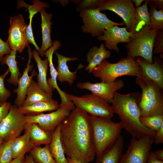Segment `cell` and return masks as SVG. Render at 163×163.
<instances>
[{
	"label": "cell",
	"instance_id": "1",
	"mask_svg": "<svg viewBox=\"0 0 163 163\" xmlns=\"http://www.w3.org/2000/svg\"><path fill=\"white\" fill-rule=\"evenodd\" d=\"M60 139L68 157L90 163L96 156L90 116L76 107L62 123Z\"/></svg>",
	"mask_w": 163,
	"mask_h": 163
},
{
	"label": "cell",
	"instance_id": "2",
	"mask_svg": "<svg viewBox=\"0 0 163 163\" xmlns=\"http://www.w3.org/2000/svg\"><path fill=\"white\" fill-rule=\"evenodd\" d=\"M141 97L138 92L123 94L116 91L111 107L114 113L119 116L123 128L132 137L139 139L148 136L154 138L156 131L145 127L140 121L139 103Z\"/></svg>",
	"mask_w": 163,
	"mask_h": 163
},
{
	"label": "cell",
	"instance_id": "3",
	"mask_svg": "<svg viewBox=\"0 0 163 163\" xmlns=\"http://www.w3.org/2000/svg\"><path fill=\"white\" fill-rule=\"evenodd\" d=\"M93 130L96 163H100L103 154L113 144L123 129L120 121L90 116Z\"/></svg>",
	"mask_w": 163,
	"mask_h": 163
},
{
	"label": "cell",
	"instance_id": "4",
	"mask_svg": "<svg viewBox=\"0 0 163 163\" xmlns=\"http://www.w3.org/2000/svg\"><path fill=\"white\" fill-rule=\"evenodd\" d=\"M92 73L102 82L108 83L113 82L117 78L126 75L144 79L137 62L134 58L128 56L121 58L115 63L104 59L93 69Z\"/></svg>",
	"mask_w": 163,
	"mask_h": 163
},
{
	"label": "cell",
	"instance_id": "5",
	"mask_svg": "<svg viewBox=\"0 0 163 163\" xmlns=\"http://www.w3.org/2000/svg\"><path fill=\"white\" fill-rule=\"evenodd\" d=\"M136 82L142 90L139 103L141 116L163 115V89L149 79L137 77Z\"/></svg>",
	"mask_w": 163,
	"mask_h": 163
},
{
	"label": "cell",
	"instance_id": "6",
	"mask_svg": "<svg viewBox=\"0 0 163 163\" xmlns=\"http://www.w3.org/2000/svg\"><path fill=\"white\" fill-rule=\"evenodd\" d=\"M158 30H151L149 26H146L139 32L132 34L131 41L125 46L128 56L134 59L139 56L152 64L153 41Z\"/></svg>",
	"mask_w": 163,
	"mask_h": 163
},
{
	"label": "cell",
	"instance_id": "7",
	"mask_svg": "<svg viewBox=\"0 0 163 163\" xmlns=\"http://www.w3.org/2000/svg\"><path fill=\"white\" fill-rule=\"evenodd\" d=\"M76 107L85 111L90 116L111 119L114 113L111 106L105 100L92 94L78 97L67 93Z\"/></svg>",
	"mask_w": 163,
	"mask_h": 163
},
{
	"label": "cell",
	"instance_id": "8",
	"mask_svg": "<svg viewBox=\"0 0 163 163\" xmlns=\"http://www.w3.org/2000/svg\"><path fill=\"white\" fill-rule=\"evenodd\" d=\"M79 13L84 24L81 27L82 32L90 34L92 37L102 36L106 29L112 26L125 25L123 22L118 23L110 20L106 14L101 12L99 8L83 11Z\"/></svg>",
	"mask_w": 163,
	"mask_h": 163
},
{
	"label": "cell",
	"instance_id": "9",
	"mask_svg": "<svg viewBox=\"0 0 163 163\" xmlns=\"http://www.w3.org/2000/svg\"><path fill=\"white\" fill-rule=\"evenodd\" d=\"M153 142L154 138L149 136L139 139L132 137L119 163H146Z\"/></svg>",
	"mask_w": 163,
	"mask_h": 163
},
{
	"label": "cell",
	"instance_id": "10",
	"mask_svg": "<svg viewBox=\"0 0 163 163\" xmlns=\"http://www.w3.org/2000/svg\"><path fill=\"white\" fill-rule=\"evenodd\" d=\"M18 107L11 105L8 113L0 125V138L4 141L19 137L24 130L27 123L26 116L20 113Z\"/></svg>",
	"mask_w": 163,
	"mask_h": 163
},
{
	"label": "cell",
	"instance_id": "11",
	"mask_svg": "<svg viewBox=\"0 0 163 163\" xmlns=\"http://www.w3.org/2000/svg\"><path fill=\"white\" fill-rule=\"evenodd\" d=\"M9 22L10 26L6 42L11 50L21 53L30 43L27 34L28 25L21 14L10 17Z\"/></svg>",
	"mask_w": 163,
	"mask_h": 163
},
{
	"label": "cell",
	"instance_id": "12",
	"mask_svg": "<svg viewBox=\"0 0 163 163\" xmlns=\"http://www.w3.org/2000/svg\"><path fill=\"white\" fill-rule=\"evenodd\" d=\"M70 113V110L59 107L56 110L48 113H42L36 115L25 116L27 123H36L44 131L53 133Z\"/></svg>",
	"mask_w": 163,
	"mask_h": 163
},
{
	"label": "cell",
	"instance_id": "13",
	"mask_svg": "<svg viewBox=\"0 0 163 163\" xmlns=\"http://www.w3.org/2000/svg\"><path fill=\"white\" fill-rule=\"evenodd\" d=\"M61 46L62 44L59 40H55L53 42L52 46L47 50L44 53V55L49 61L51 75V77L47 80V82L49 86L54 90L56 89L59 94L61 101L60 104L59 105V107L71 111L75 109L76 107L68 97L67 93L65 91H62L58 86L57 82L58 73L53 61V53Z\"/></svg>",
	"mask_w": 163,
	"mask_h": 163
},
{
	"label": "cell",
	"instance_id": "14",
	"mask_svg": "<svg viewBox=\"0 0 163 163\" xmlns=\"http://www.w3.org/2000/svg\"><path fill=\"white\" fill-rule=\"evenodd\" d=\"M99 8L100 11L109 10L118 15L130 32L135 8L131 0H104Z\"/></svg>",
	"mask_w": 163,
	"mask_h": 163
},
{
	"label": "cell",
	"instance_id": "15",
	"mask_svg": "<svg viewBox=\"0 0 163 163\" xmlns=\"http://www.w3.org/2000/svg\"><path fill=\"white\" fill-rule=\"evenodd\" d=\"M124 86L123 81L117 79L111 83L103 82L94 83L89 81L79 82L76 86L79 89L90 91L92 94L102 98L110 104H111L115 92L122 89Z\"/></svg>",
	"mask_w": 163,
	"mask_h": 163
},
{
	"label": "cell",
	"instance_id": "16",
	"mask_svg": "<svg viewBox=\"0 0 163 163\" xmlns=\"http://www.w3.org/2000/svg\"><path fill=\"white\" fill-rule=\"evenodd\" d=\"M154 61L150 63L143 58L137 56L134 58L138 64L144 79L150 80L163 89V61L160 57L155 55Z\"/></svg>",
	"mask_w": 163,
	"mask_h": 163
},
{
	"label": "cell",
	"instance_id": "17",
	"mask_svg": "<svg viewBox=\"0 0 163 163\" xmlns=\"http://www.w3.org/2000/svg\"><path fill=\"white\" fill-rule=\"evenodd\" d=\"M132 34L127 31L126 27H120L117 25L110 27L104 31L102 36L97 37L100 41H104V46L109 50H113L117 53L120 52L117 46L120 43H129Z\"/></svg>",
	"mask_w": 163,
	"mask_h": 163
},
{
	"label": "cell",
	"instance_id": "18",
	"mask_svg": "<svg viewBox=\"0 0 163 163\" xmlns=\"http://www.w3.org/2000/svg\"><path fill=\"white\" fill-rule=\"evenodd\" d=\"M27 46L29 58L27 66L22 75L19 79L18 87L14 91V92L17 94L14 104L18 107L22 106L26 98L27 91L30 82L33 78L37 75V72L34 70L32 71L31 75H29L28 72L32 70L33 65L31 64L32 51L29 46L28 45Z\"/></svg>",
	"mask_w": 163,
	"mask_h": 163
},
{
	"label": "cell",
	"instance_id": "19",
	"mask_svg": "<svg viewBox=\"0 0 163 163\" xmlns=\"http://www.w3.org/2000/svg\"><path fill=\"white\" fill-rule=\"evenodd\" d=\"M17 8L25 7L28 9L29 13L28 18L29 19V22L28 25L27 29V34L30 43L35 46L36 50L39 51L40 48L36 44L34 40L32 27V20L34 15L44 8H48L49 5L45 2L38 0H34L32 1L33 4L29 5L26 3L24 1L19 0L18 1Z\"/></svg>",
	"mask_w": 163,
	"mask_h": 163
},
{
	"label": "cell",
	"instance_id": "20",
	"mask_svg": "<svg viewBox=\"0 0 163 163\" xmlns=\"http://www.w3.org/2000/svg\"><path fill=\"white\" fill-rule=\"evenodd\" d=\"M57 58V66L56 70L57 72V80L60 82H68L71 85L74 82L77 77L76 71H70L67 65L70 61H75L78 59L77 57H69L66 56L55 51L54 52Z\"/></svg>",
	"mask_w": 163,
	"mask_h": 163
},
{
	"label": "cell",
	"instance_id": "21",
	"mask_svg": "<svg viewBox=\"0 0 163 163\" xmlns=\"http://www.w3.org/2000/svg\"><path fill=\"white\" fill-rule=\"evenodd\" d=\"M40 12L41 18L42 43L38 53L39 55L43 56L46 51L53 45L51 37L52 22L51 21L53 17V14L51 13H47L45 8L42 9Z\"/></svg>",
	"mask_w": 163,
	"mask_h": 163
},
{
	"label": "cell",
	"instance_id": "22",
	"mask_svg": "<svg viewBox=\"0 0 163 163\" xmlns=\"http://www.w3.org/2000/svg\"><path fill=\"white\" fill-rule=\"evenodd\" d=\"M57 101L53 99L48 101L37 102L26 106L18 107V111L25 115L34 116L44 112L55 111L59 108Z\"/></svg>",
	"mask_w": 163,
	"mask_h": 163
},
{
	"label": "cell",
	"instance_id": "23",
	"mask_svg": "<svg viewBox=\"0 0 163 163\" xmlns=\"http://www.w3.org/2000/svg\"><path fill=\"white\" fill-rule=\"evenodd\" d=\"M32 56L37 64L38 70L37 75V83L40 87L47 94L52 96L54 89L52 88L49 85L46 78L49 61L46 58L42 60L39 56L37 51L34 49L32 51Z\"/></svg>",
	"mask_w": 163,
	"mask_h": 163
},
{
	"label": "cell",
	"instance_id": "24",
	"mask_svg": "<svg viewBox=\"0 0 163 163\" xmlns=\"http://www.w3.org/2000/svg\"><path fill=\"white\" fill-rule=\"evenodd\" d=\"M110 56L109 50H106L104 44L102 43L99 47L94 46L90 49L86 54V60L88 65L85 70L88 73H92L93 69L104 60Z\"/></svg>",
	"mask_w": 163,
	"mask_h": 163
},
{
	"label": "cell",
	"instance_id": "25",
	"mask_svg": "<svg viewBox=\"0 0 163 163\" xmlns=\"http://www.w3.org/2000/svg\"><path fill=\"white\" fill-rule=\"evenodd\" d=\"M25 129L27 130L33 147L49 144L52 140V133L44 131L36 123H27Z\"/></svg>",
	"mask_w": 163,
	"mask_h": 163
},
{
	"label": "cell",
	"instance_id": "26",
	"mask_svg": "<svg viewBox=\"0 0 163 163\" xmlns=\"http://www.w3.org/2000/svg\"><path fill=\"white\" fill-rule=\"evenodd\" d=\"M142 5L135 8L133 19L130 32L135 34L141 31L144 27L149 26L150 17L146 0Z\"/></svg>",
	"mask_w": 163,
	"mask_h": 163
},
{
	"label": "cell",
	"instance_id": "27",
	"mask_svg": "<svg viewBox=\"0 0 163 163\" xmlns=\"http://www.w3.org/2000/svg\"><path fill=\"white\" fill-rule=\"evenodd\" d=\"M62 123L57 126L52 133V140L49 144V149L56 163H68L60 139Z\"/></svg>",
	"mask_w": 163,
	"mask_h": 163
},
{
	"label": "cell",
	"instance_id": "28",
	"mask_svg": "<svg viewBox=\"0 0 163 163\" xmlns=\"http://www.w3.org/2000/svg\"><path fill=\"white\" fill-rule=\"evenodd\" d=\"M26 96L22 106H28L37 102L52 99V96L46 93L40 87L37 82L33 79L27 89Z\"/></svg>",
	"mask_w": 163,
	"mask_h": 163
},
{
	"label": "cell",
	"instance_id": "29",
	"mask_svg": "<svg viewBox=\"0 0 163 163\" xmlns=\"http://www.w3.org/2000/svg\"><path fill=\"white\" fill-rule=\"evenodd\" d=\"M123 137L120 135L113 145L103 155L100 163H119L123 148Z\"/></svg>",
	"mask_w": 163,
	"mask_h": 163
},
{
	"label": "cell",
	"instance_id": "30",
	"mask_svg": "<svg viewBox=\"0 0 163 163\" xmlns=\"http://www.w3.org/2000/svg\"><path fill=\"white\" fill-rule=\"evenodd\" d=\"M33 147L30 141L28 131L24 129V134L14 139L11 149L13 159L16 158L24 153H27Z\"/></svg>",
	"mask_w": 163,
	"mask_h": 163
},
{
	"label": "cell",
	"instance_id": "31",
	"mask_svg": "<svg viewBox=\"0 0 163 163\" xmlns=\"http://www.w3.org/2000/svg\"><path fill=\"white\" fill-rule=\"evenodd\" d=\"M17 52L16 51L12 50L10 53L4 57L1 63L2 65H6L8 66L10 76L7 82L15 86L18 85L19 77L21 75L17 64L18 62L16 60Z\"/></svg>",
	"mask_w": 163,
	"mask_h": 163
},
{
	"label": "cell",
	"instance_id": "32",
	"mask_svg": "<svg viewBox=\"0 0 163 163\" xmlns=\"http://www.w3.org/2000/svg\"><path fill=\"white\" fill-rule=\"evenodd\" d=\"M29 152V154L36 163H56L50 153L49 144L43 147H34Z\"/></svg>",
	"mask_w": 163,
	"mask_h": 163
},
{
	"label": "cell",
	"instance_id": "33",
	"mask_svg": "<svg viewBox=\"0 0 163 163\" xmlns=\"http://www.w3.org/2000/svg\"><path fill=\"white\" fill-rule=\"evenodd\" d=\"M150 8L149 12L151 30H163V10H157L155 4L150 0H146Z\"/></svg>",
	"mask_w": 163,
	"mask_h": 163
},
{
	"label": "cell",
	"instance_id": "34",
	"mask_svg": "<svg viewBox=\"0 0 163 163\" xmlns=\"http://www.w3.org/2000/svg\"><path fill=\"white\" fill-rule=\"evenodd\" d=\"M140 120L145 127L156 131L163 125V115L141 116Z\"/></svg>",
	"mask_w": 163,
	"mask_h": 163
},
{
	"label": "cell",
	"instance_id": "35",
	"mask_svg": "<svg viewBox=\"0 0 163 163\" xmlns=\"http://www.w3.org/2000/svg\"><path fill=\"white\" fill-rule=\"evenodd\" d=\"M14 139L4 141L0 145V163H9L13 159L11 146Z\"/></svg>",
	"mask_w": 163,
	"mask_h": 163
},
{
	"label": "cell",
	"instance_id": "36",
	"mask_svg": "<svg viewBox=\"0 0 163 163\" xmlns=\"http://www.w3.org/2000/svg\"><path fill=\"white\" fill-rule=\"evenodd\" d=\"M71 1L73 3L78 5L76 8V11L80 12L84 10L99 8L104 0H77Z\"/></svg>",
	"mask_w": 163,
	"mask_h": 163
},
{
	"label": "cell",
	"instance_id": "37",
	"mask_svg": "<svg viewBox=\"0 0 163 163\" xmlns=\"http://www.w3.org/2000/svg\"><path fill=\"white\" fill-rule=\"evenodd\" d=\"M9 72L8 69L4 73L0 75V101L2 103L7 102L11 94L10 91L5 88L4 84L5 78Z\"/></svg>",
	"mask_w": 163,
	"mask_h": 163
},
{
	"label": "cell",
	"instance_id": "38",
	"mask_svg": "<svg viewBox=\"0 0 163 163\" xmlns=\"http://www.w3.org/2000/svg\"><path fill=\"white\" fill-rule=\"evenodd\" d=\"M153 55L163 54V30H158L155 34L153 43Z\"/></svg>",
	"mask_w": 163,
	"mask_h": 163
},
{
	"label": "cell",
	"instance_id": "39",
	"mask_svg": "<svg viewBox=\"0 0 163 163\" xmlns=\"http://www.w3.org/2000/svg\"><path fill=\"white\" fill-rule=\"evenodd\" d=\"M11 50L6 42L3 41L0 37V63L4 55L10 53Z\"/></svg>",
	"mask_w": 163,
	"mask_h": 163
},
{
	"label": "cell",
	"instance_id": "40",
	"mask_svg": "<svg viewBox=\"0 0 163 163\" xmlns=\"http://www.w3.org/2000/svg\"><path fill=\"white\" fill-rule=\"evenodd\" d=\"M11 105L10 102H6L0 106V125L8 114Z\"/></svg>",
	"mask_w": 163,
	"mask_h": 163
},
{
	"label": "cell",
	"instance_id": "41",
	"mask_svg": "<svg viewBox=\"0 0 163 163\" xmlns=\"http://www.w3.org/2000/svg\"><path fill=\"white\" fill-rule=\"evenodd\" d=\"M154 142L156 145L163 143V125L157 131L154 138Z\"/></svg>",
	"mask_w": 163,
	"mask_h": 163
},
{
	"label": "cell",
	"instance_id": "42",
	"mask_svg": "<svg viewBox=\"0 0 163 163\" xmlns=\"http://www.w3.org/2000/svg\"><path fill=\"white\" fill-rule=\"evenodd\" d=\"M146 163H163V161L156 159L155 157L153 152L150 153Z\"/></svg>",
	"mask_w": 163,
	"mask_h": 163
},
{
	"label": "cell",
	"instance_id": "43",
	"mask_svg": "<svg viewBox=\"0 0 163 163\" xmlns=\"http://www.w3.org/2000/svg\"><path fill=\"white\" fill-rule=\"evenodd\" d=\"M153 152L156 159L163 161V149H157Z\"/></svg>",
	"mask_w": 163,
	"mask_h": 163
},
{
	"label": "cell",
	"instance_id": "44",
	"mask_svg": "<svg viewBox=\"0 0 163 163\" xmlns=\"http://www.w3.org/2000/svg\"><path fill=\"white\" fill-rule=\"evenodd\" d=\"M26 153H24L18 157L13 159L9 163H23Z\"/></svg>",
	"mask_w": 163,
	"mask_h": 163
},
{
	"label": "cell",
	"instance_id": "45",
	"mask_svg": "<svg viewBox=\"0 0 163 163\" xmlns=\"http://www.w3.org/2000/svg\"><path fill=\"white\" fill-rule=\"evenodd\" d=\"M156 7L157 10H163V0H150Z\"/></svg>",
	"mask_w": 163,
	"mask_h": 163
},
{
	"label": "cell",
	"instance_id": "46",
	"mask_svg": "<svg viewBox=\"0 0 163 163\" xmlns=\"http://www.w3.org/2000/svg\"><path fill=\"white\" fill-rule=\"evenodd\" d=\"M23 163H36L34 160L31 156L29 154L26 155L25 157Z\"/></svg>",
	"mask_w": 163,
	"mask_h": 163
},
{
	"label": "cell",
	"instance_id": "47",
	"mask_svg": "<svg viewBox=\"0 0 163 163\" xmlns=\"http://www.w3.org/2000/svg\"><path fill=\"white\" fill-rule=\"evenodd\" d=\"M67 159L68 161V163H85L77 160L68 157H67Z\"/></svg>",
	"mask_w": 163,
	"mask_h": 163
},
{
	"label": "cell",
	"instance_id": "48",
	"mask_svg": "<svg viewBox=\"0 0 163 163\" xmlns=\"http://www.w3.org/2000/svg\"><path fill=\"white\" fill-rule=\"evenodd\" d=\"M132 2L135 3L136 6V7L140 6L144 0H131Z\"/></svg>",
	"mask_w": 163,
	"mask_h": 163
},
{
	"label": "cell",
	"instance_id": "49",
	"mask_svg": "<svg viewBox=\"0 0 163 163\" xmlns=\"http://www.w3.org/2000/svg\"><path fill=\"white\" fill-rule=\"evenodd\" d=\"M57 2H59L61 5L63 7L68 4L69 2V0H58Z\"/></svg>",
	"mask_w": 163,
	"mask_h": 163
},
{
	"label": "cell",
	"instance_id": "50",
	"mask_svg": "<svg viewBox=\"0 0 163 163\" xmlns=\"http://www.w3.org/2000/svg\"><path fill=\"white\" fill-rule=\"evenodd\" d=\"M3 141V140L0 138V145L2 143Z\"/></svg>",
	"mask_w": 163,
	"mask_h": 163
},
{
	"label": "cell",
	"instance_id": "51",
	"mask_svg": "<svg viewBox=\"0 0 163 163\" xmlns=\"http://www.w3.org/2000/svg\"><path fill=\"white\" fill-rule=\"evenodd\" d=\"M3 103H2L0 101V106H2Z\"/></svg>",
	"mask_w": 163,
	"mask_h": 163
}]
</instances>
